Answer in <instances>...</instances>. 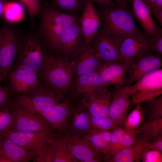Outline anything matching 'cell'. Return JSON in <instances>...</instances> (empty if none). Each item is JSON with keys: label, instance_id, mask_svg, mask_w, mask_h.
Instances as JSON below:
<instances>
[{"label": "cell", "instance_id": "ab89813d", "mask_svg": "<svg viewBox=\"0 0 162 162\" xmlns=\"http://www.w3.org/2000/svg\"><path fill=\"white\" fill-rule=\"evenodd\" d=\"M10 92L6 87H0V106L13 103L10 99Z\"/></svg>", "mask_w": 162, "mask_h": 162}, {"label": "cell", "instance_id": "ba28073f", "mask_svg": "<svg viewBox=\"0 0 162 162\" xmlns=\"http://www.w3.org/2000/svg\"><path fill=\"white\" fill-rule=\"evenodd\" d=\"M20 30L12 23L6 22L0 28V75L6 80L16 58Z\"/></svg>", "mask_w": 162, "mask_h": 162}, {"label": "cell", "instance_id": "4dcf8cb0", "mask_svg": "<svg viewBox=\"0 0 162 162\" xmlns=\"http://www.w3.org/2000/svg\"><path fill=\"white\" fill-rule=\"evenodd\" d=\"M135 108L126 116L123 122L124 130L128 131L136 129L141 124L144 110L141 103L136 104Z\"/></svg>", "mask_w": 162, "mask_h": 162}, {"label": "cell", "instance_id": "52a82bcc", "mask_svg": "<svg viewBox=\"0 0 162 162\" xmlns=\"http://www.w3.org/2000/svg\"><path fill=\"white\" fill-rule=\"evenodd\" d=\"M55 134L52 129L40 132L16 131L10 130L1 135L34 154L33 162H38L44 155L50 139Z\"/></svg>", "mask_w": 162, "mask_h": 162}, {"label": "cell", "instance_id": "9a60e30c", "mask_svg": "<svg viewBox=\"0 0 162 162\" xmlns=\"http://www.w3.org/2000/svg\"><path fill=\"white\" fill-rule=\"evenodd\" d=\"M72 107V100L67 97L50 110L36 113L42 116L50 124L52 129L60 134L65 131L68 127Z\"/></svg>", "mask_w": 162, "mask_h": 162}, {"label": "cell", "instance_id": "8992f818", "mask_svg": "<svg viewBox=\"0 0 162 162\" xmlns=\"http://www.w3.org/2000/svg\"><path fill=\"white\" fill-rule=\"evenodd\" d=\"M123 39L117 34L100 26L89 44L102 64L124 63L119 51Z\"/></svg>", "mask_w": 162, "mask_h": 162}, {"label": "cell", "instance_id": "f6af8a7d", "mask_svg": "<svg viewBox=\"0 0 162 162\" xmlns=\"http://www.w3.org/2000/svg\"><path fill=\"white\" fill-rule=\"evenodd\" d=\"M13 104V103L9 105L0 106V117L10 109Z\"/></svg>", "mask_w": 162, "mask_h": 162}, {"label": "cell", "instance_id": "bcb514c9", "mask_svg": "<svg viewBox=\"0 0 162 162\" xmlns=\"http://www.w3.org/2000/svg\"><path fill=\"white\" fill-rule=\"evenodd\" d=\"M0 162H11L8 158L0 155Z\"/></svg>", "mask_w": 162, "mask_h": 162}, {"label": "cell", "instance_id": "484cf974", "mask_svg": "<svg viewBox=\"0 0 162 162\" xmlns=\"http://www.w3.org/2000/svg\"><path fill=\"white\" fill-rule=\"evenodd\" d=\"M148 149L146 141L141 138L133 146L120 150L104 159L110 162H139L143 153Z\"/></svg>", "mask_w": 162, "mask_h": 162}, {"label": "cell", "instance_id": "e575fe53", "mask_svg": "<svg viewBox=\"0 0 162 162\" xmlns=\"http://www.w3.org/2000/svg\"><path fill=\"white\" fill-rule=\"evenodd\" d=\"M138 134H139L136 129L128 131H124L116 152L134 145L138 140L137 139Z\"/></svg>", "mask_w": 162, "mask_h": 162}, {"label": "cell", "instance_id": "1f68e13d", "mask_svg": "<svg viewBox=\"0 0 162 162\" xmlns=\"http://www.w3.org/2000/svg\"><path fill=\"white\" fill-rule=\"evenodd\" d=\"M91 122L92 129L100 130L110 131L118 126L108 116L103 118H98L91 116Z\"/></svg>", "mask_w": 162, "mask_h": 162}, {"label": "cell", "instance_id": "d6a6232c", "mask_svg": "<svg viewBox=\"0 0 162 162\" xmlns=\"http://www.w3.org/2000/svg\"><path fill=\"white\" fill-rule=\"evenodd\" d=\"M27 12L32 21L39 16L41 9L40 0H16Z\"/></svg>", "mask_w": 162, "mask_h": 162}, {"label": "cell", "instance_id": "ac0fdd59", "mask_svg": "<svg viewBox=\"0 0 162 162\" xmlns=\"http://www.w3.org/2000/svg\"><path fill=\"white\" fill-rule=\"evenodd\" d=\"M97 73L104 86L112 85L115 88L126 86L127 66L124 63L102 64Z\"/></svg>", "mask_w": 162, "mask_h": 162}, {"label": "cell", "instance_id": "2e32d148", "mask_svg": "<svg viewBox=\"0 0 162 162\" xmlns=\"http://www.w3.org/2000/svg\"><path fill=\"white\" fill-rule=\"evenodd\" d=\"M148 51L147 35L142 31L126 37L119 47L120 54L126 64Z\"/></svg>", "mask_w": 162, "mask_h": 162}, {"label": "cell", "instance_id": "6da1fadb", "mask_svg": "<svg viewBox=\"0 0 162 162\" xmlns=\"http://www.w3.org/2000/svg\"><path fill=\"white\" fill-rule=\"evenodd\" d=\"M52 55L36 30L20 31L15 68L39 73Z\"/></svg>", "mask_w": 162, "mask_h": 162}, {"label": "cell", "instance_id": "5b68a950", "mask_svg": "<svg viewBox=\"0 0 162 162\" xmlns=\"http://www.w3.org/2000/svg\"><path fill=\"white\" fill-rule=\"evenodd\" d=\"M67 97L62 93L41 80L33 89L18 95L15 103L32 112L45 111Z\"/></svg>", "mask_w": 162, "mask_h": 162}, {"label": "cell", "instance_id": "681fc988", "mask_svg": "<svg viewBox=\"0 0 162 162\" xmlns=\"http://www.w3.org/2000/svg\"><path fill=\"white\" fill-rule=\"evenodd\" d=\"M2 79V77L1 76V75H0V82H1Z\"/></svg>", "mask_w": 162, "mask_h": 162}, {"label": "cell", "instance_id": "7402d4cb", "mask_svg": "<svg viewBox=\"0 0 162 162\" xmlns=\"http://www.w3.org/2000/svg\"><path fill=\"white\" fill-rule=\"evenodd\" d=\"M132 10L135 17L147 35H158L162 29L153 19L147 5L142 0H132Z\"/></svg>", "mask_w": 162, "mask_h": 162}, {"label": "cell", "instance_id": "b9f144b4", "mask_svg": "<svg viewBox=\"0 0 162 162\" xmlns=\"http://www.w3.org/2000/svg\"><path fill=\"white\" fill-rule=\"evenodd\" d=\"M117 6L120 8H132V0H114Z\"/></svg>", "mask_w": 162, "mask_h": 162}, {"label": "cell", "instance_id": "d4e9b609", "mask_svg": "<svg viewBox=\"0 0 162 162\" xmlns=\"http://www.w3.org/2000/svg\"><path fill=\"white\" fill-rule=\"evenodd\" d=\"M70 131L82 135L86 134L92 129L91 116L80 101L72 104Z\"/></svg>", "mask_w": 162, "mask_h": 162}, {"label": "cell", "instance_id": "f35d334b", "mask_svg": "<svg viewBox=\"0 0 162 162\" xmlns=\"http://www.w3.org/2000/svg\"><path fill=\"white\" fill-rule=\"evenodd\" d=\"M162 152L156 150L147 149L143 153L141 160L143 162H162Z\"/></svg>", "mask_w": 162, "mask_h": 162}, {"label": "cell", "instance_id": "74e56055", "mask_svg": "<svg viewBox=\"0 0 162 162\" xmlns=\"http://www.w3.org/2000/svg\"><path fill=\"white\" fill-rule=\"evenodd\" d=\"M12 105L9 110L0 117V135L11 130L12 128L14 116Z\"/></svg>", "mask_w": 162, "mask_h": 162}, {"label": "cell", "instance_id": "4316f807", "mask_svg": "<svg viewBox=\"0 0 162 162\" xmlns=\"http://www.w3.org/2000/svg\"><path fill=\"white\" fill-rule=\"evenodd\" d=\"M111 134L110 131L92 129L83 136L94 149L103 154L105 158L111 155L110 142Z\"/></svg>", "mask_w": 162, "mask_h": 162}, {"label": "cell", "instance_id": "44dd1931", "mask_svg": "<svg viewBox=\"0 0 162 162\" xmlns=\"http://www.w3.org/2000/svg\"><path fill=\"white\" fill-rule=\"evenodd\" d=\"M13 92L18 95L26 93L34 89L40 80L37 73L26 69L16 68L8 76Z\"/></svg>", "mask_w": 162, "mask_h": 162}, {"label": "cell", "instance_id": "8fae6325", "mask_svg": "<svg viewBox=\"0 0 162 162\" xmlns=\"http://www.w3.org/2000/svg\"><path fill=\"white\" fill-rule=\"evenodd\" d=\"M12 108L14 120L11 130L40 132L52 129L50 124L40 114L29 111L15 103H13Z\"/></svg>", "mask_w": 162, "mask_h": 162}, {"label": "cell", "instance_id": "83f0119b", "mask_svg": "<svg viewBox=\"0 0 162 162\" xmlns=\"http://www.w3.org/2000/svg\"><path fill=\"white\" fill-rule=\"evenodd\" d=\"M52 162H75L77 160L70 153L65 136L54 135L50 140Z\"/></svg>", "mask_w": 162, "mask_h": 162}, {"label": "cell", "instance_id": "f1b7e54d", "mask_svg": "<svg viewBox=\"0 0 162 162\" xmlns=\"http://www.w3.org/2000/svg\"><path fill=\"white\" fill-rule=\"evenodd\" d=\"M136 130L139 134H142L143 140L151 142L162 135V118H149L141 123Z\"/></svg>", "mask_w": 162, "mask_h": 162}, {"label": "cell", "instance_id": "60d3db41", "mask_svg": "<svg viewBox=\"0 0 162 162\" xmlns=\"http://www.w3.org/2000/svg\"><path fill=\"white\" fill-rule=\"evenodd\" d=\"M146 145L149 149L156 150L162 152V135L151 142L146 141Z\"/></svg>", "mask_w": 162, "mask_h": 162}, {"label": "cell", "instance_id": "ee69618b", "mask_svg": "<svg viewBox=\"0 0 162 162\" xmlns=\"http://www.w3.org/2000/svg\"><path fill=\"white\" fill-rule=\"evenodd\" d=\"M10 0H0V18L2 16L5 7L7 3Z\"/></svg>", "mask_w": 162, "mask_h": 162}, {"label": "cell", "instance_id": "836d02e7", "mask_svg": "<svg viewBox=\"0 0 162 162\" xmlns=\"http://www.w3.org/2000/svg\"><path fill=\"white\" fill-rule=\"evenodd\" d=\"M150 118H162V95L149 101H146Z\"/></svg>", "mask_w": 162, "mask_h": 162}, {"label": "cell", "instance_id": "7c38bea8", "mask_svg": "<svg viewBox=\"0 0 162 162\" xmlns=\"http://www.w3.org/2000/svg\"><path fill=\"white\" fill-rule=\"evenodd\" d=\"M162 55L148 51L127 66L126 86H130L147 74L161 68Z\"/></svg>", "mask_w": 162, "mask_h": 162}, {"label": "cell", "instance_id": "c3c4849f", "mask_svg": "<svg viewBox=\"0 0 162 162\" xmlns=\"http://www.w3.org/2000/svg\"><path fill=\"white\" fill-rule=\"evenodd\" d=\"M146 3L147 2V0H142Z\"/></svg>", "mask_w": 162, "mask_h": 162}, {"label": "cell", "instance_id": "3957f363", "mask_svg": "<svg viewBox=\"0 0 162 162\" xmlns=\"http://www.w3.org/2000/svg\"><path fill=\"white\" fill-rule=\"evenodd\" d=\"M94 3L100 17V26L117 34L123 40L127 37L141 31L135 24L132 8Z\"/></svg>", "mask_w": 162, "mask_h": 162}, {"label": "cell", "instance_id": "9c48e42d", "mask_svg": "<svg viewBox=\"0 0 162 162\" xmlns=\"http://www.w3.org/2000/svg\"><path fill=\"white\" fill-rule=\"evenodd\" d=\"M127 86L133 103H142L154 99L162 94V69L151 72Z\"/></svg>", "mask_w": 162, "mask_h": 162}, {"label": "cell", "instance_id": "d6986e66", "mask_svg": "<svg viewBox=\"0 0 162 162\" xmlns=\"http://www.w3.org/2000/svg\"><path fill=\"white\" fill-rule=\"evenodd\" d=\"M111 98L112 93L108 90L107 87H104L80 102L92 116L103 118L108 116Z\"/></svg>", "mask_w": 162, "mask_h": 162}, {"label": "cell", "instance_id": "5bb4252c", "mask_svg": "<svg viewBox=\"0 0 162 162\" xmlns=\"http://www.w3.org/2000/svg\"><path fill=\"white\" fill-rule=\"evenodd\" d=\"M104 86L97 72L80 75L74 78L68 95L71 99H86Z\"/></svg>", "mask_w": 162, "mask_h": 162}, {"label": "cell", "instance_id": "d590c367", "mask_svg": "<svg viewBox=\"0 0 162 162\" xmlns=\"http://www.w3.org/2000/svg\"><path fill=\"white\" fill-rule=\"evenodd\" d=\"M149 51L162 55V32L158 35H147Z\"/></svg>", "mask_w": 162, "mask_h": 162}, {"label": "cell", "instance_id": "7dc6e473", "mask_svg": "<svg viewBox=\"0 0 162 162\" xmlns=\"http://www.w3.org/2000/svg\"><path fill=\"white\" fill-rule=\"evenodd\" d=\"M156 0H147L146 3L147 5H148L155 2Z\"/></svg>", "mask_w": 162, "mask_h": 162}, {"label": "cell", "instance_id": "7a4b0ae2", "mask_svg": "<svg viewBox=\"0 0 162 162\" xmlns=\"http://www.w3.org/2000/svg\"><path fill=\"white\" fill-rule=\"evenodd\" d=\"M43 1L39 15L40 22L36 30L52 54L62 32L67 27L79 21L80 15L60 12L50 6L46 0Z\"/></svg>", "mask_w": 162, "mask_h": 162}, {"label": "cell", "instance_id": "603a6c76", "mask_svg": "<svg viewBox=\"0 0 162 162\" xmlns=\"http://www.w3.org/2000/svg\"><path fill=\"white\" fill-rule=\"evenodd\" d=\"M73 62L74 65V79L82 75L97 72L102 64L89 44Z\"/></svg>", "mask_w": 162, "mask_h": 162}, {"label": "cell", "instance_id": "e0dca14e", "mask_svg": "<svg viewBox=\"0 0 162 162\" xmlns=\"http://www.w3.org/2000/svg\"><path fill=\"white\" fill-rule=\"evenodd\" d=\"M130 98L127 86L115 88L112 93L108 116L118 126L123 125L131 106Z\"/></svg>", "mask_w": 162, "mask_h": 162}, {"label": "cell", "instance_id": "4fadbf2b", "mask_svg": "<svg viewBox=\"0 0 162 162\" xmlns=\"http://www.w3.org/2000/svg\"><path fill=\"white\" fill-rule=\"evenodd\" d=\"M64 136L69 151L76 160L82 162L100 161L101 154L90 144L83 135L70 131Z\"/></svg>", "mask_w": 162, "mask_h": 162}, {"label": "cell", "instance_id": "ffe728a7", "mask_svg": "<svg viewBox=\"0 0 162 162\" xmlns=\"http://www.w3.org/2000/svg\"><path fill=\"white\" fill-rule=\"evenodd\" d=\"M81 30L86 42L89 44L97 33L101 24L99 12L94 3L87 0L79 19Z\"/></svg>", "mask_w": 162, "mask_h": 162}, {"label": "cell", "instance_id": "8d00e7d4", "mask_svg": "<svg viewBox=\"0 0 162 162\" xmlns=\"http://www.w3.org/2000/svg\"><path fill=\"white\" fill-rule=\"evenodd\" d=\"M112 130L110 142L111 155L115 154L116 152L124 132V129L119 126H117Z\"/></svg>", "mask_w": 162, "mask_h": 162}, {"label": "cell", "instance_id": "30bf717a", "mask_svg": "<svg viewBox=\"0 0 162 162\" xmlns=\"http://www.w3.org/2000/svg\"><path fill=\"white\" fill-rule=\"evenodd\" d=\"M88 45L83 35L79 21L63 31L57 42L54 53L73 62Z\"/></svg>", "mask_w": 162, "mask_h": 162}, {"label": "cell", "instance_id": "7bdbcfd3", "mask_svg": "<svg viewBox=\"0 0 162 162\" xmlns=\"http://www.w3.org/2000/svg\"><path fill=\"white\" fill-rule=\"evenodd\" d=\"M94 3L104 4L111 5L115 7H117L115 2L111 0H90Z\"/></svg>", "mask_w": 162, "mask_h": 162}, {"label": "cell", "instance_id": "277c9868", "mask_svg": "<svg viewBox=\"0 0 162 162\" xmlns=\"http://www.w3.org/2000/svg\"><path fill=\"white\" fill-rule=\"evenodd\" d=\"M74 63L57 54L52 55L39 73L42 80L66 97L74 79Z\"/></svg>", "mask_w": 162, "mask_h": 162}, {"label": "cell", "instance_id": "cb8c5ba5", "mask_svg": "<svg viewBox=\"0 0 162 162\" xmlns=\"http://www.w3.org/2000/svg\"><path fill=\"white\" fill-rule=\"evenodd\" d=\"M0 155L8 158L11 162H33L35 158L34 154L32 152L1 136Z\"/></svg>", "mask_w": 162, "mask_h": 162}, {"label": "cell", "instance_id": "f546056e", "mask_svg": "<svg viewBox=\"0 0 162 162\" xmlns=\"http://www.w3.org/2000/svg\"><path fill=\"white\" fill-rule=\"evenodd\" d=\"M87 0H49L48 3L57 10L65 14L80 15Z\"/></svg>", "mask_w": 162, "mask_h": 162}]
</instances>
